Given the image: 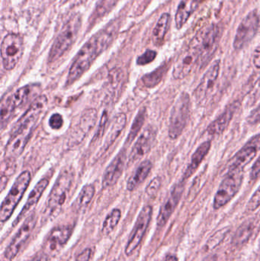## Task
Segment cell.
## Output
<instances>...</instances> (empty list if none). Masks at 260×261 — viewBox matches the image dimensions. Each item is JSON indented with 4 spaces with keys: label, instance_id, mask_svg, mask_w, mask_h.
<instances>
[{
    "label": "cell",
    "instance_id": "cell-1",
    "mask_svg": "<svg viewBox=\"0 0 260 261\" xmlns=\"http://www.w3.org/2000/svg\"><path fill=\"white\" fill-rule=\"evenodd\" d=\"M116 27L117 23H109L81 47L69 70L65 87H70L76 82L90 69L95 60L108 48L117 32Z\"/></svg>",
    "mask_w": 260,
    "mask_h": 261
},
{
    "label": "cell",
    "instance_id": "cell-2",
    "mask_svg": "<svg viewBox=\"0 0 260 261\" xmlns=\"http://www.w3.org/2000/svg\"><path fill=\"white\" fill-rule=\"evenodd\" d=\"M81 25L82 18L80 15L72 16L64 24L49 53V63H53L59 60L73 45L77 38Z\"/></svg>",
    "mask_w": 260,
    "mask_h": 261
},
{
    "label": "cell",
    "instance_id": "cell-3",
    "mask_svg": "<svg viewBox=\"0 0 260 261\" xmlns=\"http://www.w3.org/2000/svg\"><path fill=\"white\" fill-rule=\"evenodd\" d=\"M73 180L74 171L73 169L68 167L61 171L47 199L46 212L48 216L54 214L62 208L67 200Z\"/></svg>",
    "mask_w": 260,
    "mask_h": 261
},
{
    "label": "cell",
    "instance_id": "cell-4",
    "mask_svg": "<svg viewBox=\"0 0 260 261\" xmlns=\"http://www.w3.org/2000/svg\"><path fill=\"white\" fill-rule=\"evenodd\" d=\"M31 179L32 177H31L30 172L25 170L15 179L7 196L2 202L1 208H0L1 222H7L10 219L17 205H18L27 190L30 184Z\"/></svg>",
    "mask_w": 260,
    "mask_h": 261
},
{
    "label": "cell",
    "instance_id": "cell-5",
    "mask_svg": "<svg viewBox=\"0 0 260 261\" xmlns=\"http://www.w3.org/2000/svg\"><path fill=\"white\" fill-rule=\"evenodd\" d=\"M190 112V96L189 93L183 92L180 95L171 110L168 130L171 139H177L182 135L189 120Z\"/></svg>",
    "mask_w": 260,
    "mask_h": 261
},
{
    "label": "cell",
    "instance_id": "cell-6",
    "mask_svg": "<svg viewBox=\"0 0 260 261\" xmlns=\"http://www.w3.org/2000/svg\"><path fill=\"white\" fill-rule=\"evenodd\" d=\"M244 171L227 170L214 198L213 207L219 210L227 205L238 194L242 185Z\"/></svg>",
    "mask_w": 260,
    "mask_h": 261
},
{
    "label": "cell",
    "instance_id": "cell-7",
    "mask_svg": "<svg viewBox=\"0 0 260 261\" xmlns=\"http://www.w3.org/2000/svg\"><path fill=\"white\" fill-rule=\"evenodd\" d=\"M36 125L37 122H30L20 126H13L6 146L5 158L15 160L22 153Z\"/></svg>",
    "mask_w": 260,
    "mask_h": 261
},
{
    "label": "cell",
    "instance_id": "cell-8",
    "mask_svg": "<svg viewBox=\"0 0 260 261\" xmlns=\"http://www.w3.org/2000/svg\"><path fill=\"white\" fill-rule=\"evenodd\" d=\"M24 51L22 38L16 34H9L1 44V57L5 70H12L16 67Z\"/></svg>",
    "mask_w": 260,
    "mask_h": 261
},
{
    "label": "cell",
    "instance_id": "cell-9",
    "mask_svg": "<svg viewBox=\"0 0 260 261\" xmlns=\"http://www.w3.org/2000/svg\"><path fill=\"white\" fill-rule=\"evenodd\" d=\"M37 223V217L35 213H32L30 216L26 218L19 229L15 233L12 238L9 245L5 250L3 257L5 261H12L18 255L21 248L27 242L32 234V231L35 229Z\"/></svg>",
    "mask_w": 260,
    "mask_h": 261
},
{
    "label": "cell",
    "instance_id": "cell-10",
    "mask_svg": "<svg viewBox=\"0 0 260 261\" xmlns=\"http://www.w3.org/2000/svg\"><path fill=\"white\" fill-rule=\"evenodd\" d=\"M152 215L153 208L151 205H146L140 210L125 246V253L128 257H130L141 243L143 236L151 223Z\"/></svg>",
    "mask_w": 260,
    "mask_h": 261
},
{
    "label": "cell",
    "instance_id": "cell-11",
    "mask_svg": "<svg viewBox=\"0 0 260 261\" xmlns=\"http://www.w3.org/2000/svg\"><path fill=\"white\" fill-rule=\"evenodd\" d=\"M259 28V17L256 11H252L238 26L234 41V47L236 50L244 48L255 35Z\"/></svg>",
    "mask_w": 260,
    "mask_h": 261
},
{
    "label": "cell",
    "instance_id": "cell-12",
    "mask_svg": "<svg viewBox=\"0 0 260 261\" xmlns=\"http://www.w3.org/2000/svg\"><path fill=\"white\" fill-rule=\"evenodd\" d=\"M198 43L191 44L179 56L174 64L172 76L174 79L183 80L190 74L194 67L199 63Z\"/></svg>",
    "mask_w": 260,
    "mask_h": 261
},
{
    "label": "cell",
    "instance_id": "cell-13",
    "mask_svg": "<svg viewBox=\"0 0 260 261\" xmlns=\"http://www.w3.org/2000/svg\"><path fill=\"white\" fill-rule=\"evenodd\" d=\"M221 38V30L216 24H212L205 32L204 35L200 41H198L199 48V64L200 67L203 68L209 64L212 56L218 47Z\"/></svg>",
    "mask_w": 260,
    "mask_h": 261
},
{
    "label": "cell",
    "instance_id": "cell-14",
    "mask_svg": "<svg viewBox=\"0 0 260 261\" xmlns=\"http://www.w3.org/2000/svg\"><path fill=\"white\" fill-rule=\"evenodd\" d=\"M184 188L185 182L180 179L178 182L174 184V187L171 189L169 195L162 204L157 216V225L158 228H163L167 223L169 218L175 211L176 208L181 199Z\"/></svg>",
    "mask_w": 260,
    "mask_h": 261
},
{
    "label": "cell",
    "instance_id": "cell-15",
    "mask_svg": "<svg viewBox=\"0 0 260 261\" xmlns=\"http://www.w3.org/2000/svg\"><path fill=\"white\" fill-rule=\"evenodd\" d=\"M260 150V134L250 138L245 145L237 152L232 158L229 165L228 170H242L248 165L256 156L258 150Z\"/></svg>",
    "mask_w": 260,
    "mask_h": 261
},
{
    "label": "cell",
    "instance_id": "cell-16",
    "mask_svg": "<svg viewBox=\"0 0 260 261\" xmlns=\"http://www.w3.org/2000/svg\"><path fill=\"white\" fill-rule=\"evenodd\" d=\"M157 137V129L152 125L147 127L137 138L130 153L128 166H131L149 153Z\"/></svg>",
    "mask_w": 260,
    "mask_h": 261
},
{
    "label": "cell",
    "instance_id": "cell-17",
    "mask_svg": "<svg viewBox=\"0 0 260 261\" xmlns=\"http://www.w3.org/2000/svg\"><path fill=\"white\" fill-rule=\"evenodd\" d=\"M220 63L219 60L214 61L203 75L199 84L194 92L197 102L203 103L212 93L219 76Z\"/></svg>",
    "mask_w": 260,
    "mask_h": 261
},
{
    "label": "cell",
    "instance_id": "cell-18",
    "mask_svg": "<svg viewBox=\"0 0 260 261\" xmlns=\"http://www.w3.org/2000/svg\"><path fill=\"white\" fill-rule=\"evenodd\" d=\"M126 162V149L120 150L117 156L110 163L104 173L102 179V188L108 189L113 187L119 181L123 173L124 167Z\"/></svg>",
    "mask_w": 260,
    "mask_h": 261
},
{
    "label": "cell",
    "instance_id": "cell-19",
    "mask_svg": "<svg viewBox=\"0 0 260 261\" xmlns=\"http://www.w3.org/2000/svg\"><path fill=\"white\" fill-rule=\"evenodd\" d=\"M97 111L95 109H88L81 116L78 126L72 134L71 140L74 144H79L96 125Z\"/></svg>",
    "mask_w": 260,
    "mask_h": 261
},
{
    "label": "cell",
    "instance_id": "cell-20",
    "mask_svg": "<svg viewBox=\"0 0 260 261\" xmlns=\"http://www.w3.org/2000/svg\"><path fill=\"white\" fill-rule=\"evenodd\" d=\"M73 225H62L53 228L47 238V245L50 251H56L70 240L73 232Z\"/></svg>",
    "mask_w": 260,
    "mask_h": 261
},
{
    "label": "cell",
    "instance_id": "cell-21",
    "mask_svg": "<svg viewBox=\"0 0 260 261\" xmlns=\"http://www.w3.org/2000/svg\"><path fill=\"white\" fill-rule=\"evenodd\" d=\"M127 123V116L125 113H119L117 116H114L111 122V125L110 127L109 132L107 135L106 138L104 141L103 146L101 147L99 150V156L105 154L111 146L115 142L116 140L120 136L122 132L125 129Z\"/></svg>",
    "mask_w": 260,
    "mask_h": 261
},
{
    "label": "cell",
    "instance_id": "cell-22",
    "mask_svg": "<svg viewBox=\"0 0 260 261\" xmlns=\"http://www.w3.org/2000/svg\"><path fill=\"white\" fill-rule=\"evenodd\" d=\"M48 184V179H41V180L36 184V186L34 187L33 190H32L30 194H29L27 201H26L25 205H24L22 210L20 212L18 216H17L16 219L14 221L13 224H12L14 227L16 226L22 219H24V218L25 217L26 215L29 213V211L38 203L43 193H44V192L45 191L46 189H47Z\"/></svg>",
    "mask_w": 260,
    "mask_h": 261
},
{
    "label": "cell",
    "instance_id": "cell-23",
    "mask_svg": "<svg viewBox=\"0 0 260 261\" xmlns=\"http://www.w3.org/2000/svg\"><path fill=\"white\" fill-rule=\"evenodd\" d=\"M211 146H212V143H211L210 141H205V142L201 143L198 146V148L195 150V151L192 154L190 163L188 165L186 171L183 173L181 180L186 182L189 178H190L195 173V171L198 170L200 164L203 162V160L205 159V158L209 153V150L211 149Z\"/></svg>",
    "mask_w": 260,
    "mask_h": 261
},
{
    "label": "cell",
    "instance_id": "cell-24",
    "mask_svg": "<svg viewBox=\"0 0 260 261\" xmlns=\"http://www.w3.org/2000/svg\"><path fill=\"white\" fill-rule=\"evenodd\" d=\"M205 0H182L177 8L176 13V25L178 29H182L191 15L199 7Z\"/></svg>",
    "mask_w": 260,
    "mask_h": 261
},
{
    "label": "cell",
    "instance_id": "cell-25",
    "mask_svg": "<svg viewBox=\"0 0 260 261\" xmlns=\"http://www.w3.org/2000/svg\"><path fill=\"white\" fill-rule=\"evenodd\" d=\"M236 103L230 106L222 114L220 115L215 120H214L210 125L208 126L207 132L212 136L219 135L222 134L228 127L229 124L233 119L234 115L236 110Z\"/></svg>",
    "mask_w": 260,
    "mask_h": 261
},
{
    "label": "cell",
    "instance_id": "cell-26",
    "mask_svg": "<svg viewBox=\"0 0 260 261\" xmlns=\"http://www.w3.org/2000/svg\"><path fill=\"white\" fill-rule=\"evenodd\" d=\"M152 170V163L146 160L139 164L132 175L130 176L127 182V190L132 192L135 190L140 184L145 182Z\"/></svg>",
    "mask_w": 260,
    "mask_h": 261
},
{
    "label": "cell",
    "instance_id": "cell-27",
    "mask_svg": "<svg viewBox=\"0 0 260 261\" xmlns=\"http://www.w3.org/2000/svg\"><path fill=\"white\" fill-rule=\"evenodd\" d=\"M254 228V223L251 221H247L243 223L234 236L232 243L236 246H241L247 243L253 236Z\"/></svg>",
    "mask_w": 260,
    "mask_h": 261
},
{
    "label": "cell",
    "instance_id": "cell-28",
    "mask_svg": "<svg viewBox=\"0 0 260 261\" xmlns=\"http://www.w3.org/2000/svg\"><path fill=\"white\" fill-rule=\"evenodd\" d=\"M169 21H170L169 14L163 13L157 21L153 32V38L157 45H160L164 41L165 36L169 29Z\"/></svg>",
    "mask_w": 260,
    "mask_h": 261
},
{
    "label": "cell",
    "instance_id": "cell-29",
    "mask_svg": "<svg viewBox=\"0 0 260 261\" xmlns=\"http://www.w3.org/2000/svg\"><path fill=\"white\" fill-rule=\"evenodd\" d=\"M16 108L14 105L12 101V96H8L3 98L1 101V117H0V125H1V130L4 129L5 127L8 125L9 121L13 116Z\"/></svg>",
    "mask_w": 260,
    "mask_h": 261
},
{
    "label": "cell",
    "instance_id": "cell-30",
    "mask_svg": "<svg viewBox=\"0 0 260 261\" xmlns=\"http://www.w3.org/2000/svg\"><path fill=\"white\" fill-rule=\"evenodd\" d=\"M96 193V189L92 184L84 186L75 202V207L77 210H83L88 207Z\"/></svg>",
    "mask_w": 260,
    "mask_h": 261
},
{
    "label": "cell",
    "instance_id": "cell-31",
    "mask_svg": "<svg viewBox=\"0 0 260 261\" xmlns=\"http://www.w3.org/2000/svg\"><path fill=\"white\" fill-rule=\"evenodd\" d=\"M146 108L140 109L138 113L136 116L132 125H131V129H130L129 134L127 137L126 141H125V145L129 146L134 141V138L138 135L139 132L141 129L143 123L145 122V118H146Z\"/></svg>",
    "mask_w": 260,
    "mask_h": 261
},
{
    "label": "cell",
    "instance_id": "cell-32",
    "mask_svg": "<svg viewBox=\"0 0 260 261\" xmlns=\"http://www.w3.org/2000/svg\"><path fill=\"white\" fill-rule=\"evenodd\" d=\"M166 71H167V66L164 64L159 68L156 69L154 71L145 74L142 77V83L148 88H154L161 82Z\"/></svg>",
    "mask_w": 260,
    "mask_h": 261
},
{
    "label": "cell",
    "instance_id": "cell-33",
    "mask_svg": "<svg viewBox=\"0 0 260 261\" xmlns=\"http://www.w3.org/2000/svg\"><path fill=\"white\" fill-rule=\"evenodd\" d=\"M122 217V212L119 208H114L111 210L108 216L105 218L103 224H102V232L105 236L109 234L113 230L116 228L120 222Z\"/></svg>",
    "mask_w": 260,
    "mask_h": 261
},
{
    "label": "cell",
    "instance_id": "cell-34",
    "mask_svg": "<svg viewBox=\"0 0 260 261\" xmlns=\"http://www.w3.org/2000/svg\"><path fill=\"white\" fill-rule=\"evenodd\" d=\"M32 88L31 86L27 85L17 90L13 94L11 95L12 101H13L14 105L15 108H20L22 107L30 96L32 93Z\"/></svg>",
    "mask_w": 260,
    "mask_h": 261
},
{
    "label": "cell",
    "instance_id": "cell-35",
    "mask_svg": "<svg viewBox=\"0 0 260 261\" xmlns=\"http://www.w3.org/2000/svg\"><path fill=\"white\" fill-rule=\"evenodd\" d=\"M15 159L5 158L1 164V187L2 190L4 189L5 185L15 172Z\"/></svg>",
    "mask_w": 260,
    "mask_h": 261
},
{
    "label": "cell",
    "instance_id": "cell-36",
    "mask_svg": "<svg viewBox=\"0 0 260 261\" xmlns=\"http://www.w3.org/2000/svg\"><path fill=\"white\" fill-rule=\"evenodd\" d=\"M228 230L227 228H224V229L220 230V231H217L215 234H213V236L210 238L207 242V247L209 249H213V248H216L217 246L220 245L221 242L224 240L225 236H227Z\"/></svg>",
    "mask_w": 260,
    "mask_h": 261
},
{
    "label": "cell",
    "instance_id": "cell-37",
    "mask_svg": "<svg viewBox=\"0 0 260 261\" xmlns=\"http://www.w3.org/2000/svg\"><path fill=\"white\" fill-rule=\"evenodd\" d=\"M157 57V52L153 50H148L137 58V64L143 66L153 62Z\"/></svg>",
    "mask_w": 260,
    "mask_h": 261
},
{
    "label": "cell",
    "instance_id": "cell-38",
    "mask_svg": "<svg viewBox=\"0 0 260 261\" xmlns=\"http://www.w3.org/2000/svg\"><path fill=\"white\" fill-rule=\"evenodd\" d=\"M108 120V115L106 111L103 112L102 116H101L100 121H99V127H98L97 132H96L94 135L93 141L100 139L105 132V128H106L107 122Z\"/></svg>",
    "mask_w": 260,
    "mask_h": 261
},
{
    "label": "cell",
    "instance_id": "cell-39",
    "mask_svg": "<svg viewBox=\"0 0 260 261\" xmlns=\"http://www.w3.org/2000/svg\"><path fill=\"white\" fill-rule=\"evenodd\" d=\"M260 206V186L257 190L253 193V196L249 200L247 205V208L248 211L253 212L257 210Z\"/></svg>",
    "mask_w": 260,
    "mask_h": 261
},
{
    "label": "cell",
    "instance_id": "cell-40",
    "mask_svg": "<svg viewBox=\"0 0 260 261\" xmlns=\"http://www.w3.org/2000/svg\"><path fill=\"white\" fill-rule=\"evenodd\" d=\"M160 187H161V179L159 176H157L151 181L149 185L147 187V194L149 196H155L158 190H160Z\"/></svg>",
    "mask_w": 260,
    "mask_h": 261
},
{
    "label": "cell",
    "instance_id": "cell-41",
    "mask_svg": "<svg viewBox=\"0 0 260 261\" xmlns=\"http://www.w3.org/2000/svg\"><path fill=\"white\" fill-rule=\"evenodd\" d=\"M64 125V119L59 113H54L49 119V125L53 130L61 129Z\"/></svg>",
    "mask_w": 260,
    "mask_h": 261
},
{
    "label": "cell",
    "instance_id": "cell-42",
    "mask_svg": "<svg viewBox=\"0 0 260 261\" xmlns=\"http://www.w3.org/2000/svg\"><path fill=\"white\" fill-rule=\"evenodd\" d=\"M247 122L250 125H256L260 122V105L250 113L247 117Z\"/></svg>",
    "mask_w": 260,
    "mask_h": 261
},
{
    "label": "cell",
    "instance_id": "cell-43",
    "mask_svg": "<svg viewBox=\"0 0 260 261\" xmlns=\"http://www.w3.org/2000/svg\"><path fill=\"white\" fill-rule=\"evenodd\" d=\"M250 179L251 180H256L260 176V156L257 161L255 162L250 170Z\"/></svg>",
    "mask_w": 260,
    "mask_h": 261
},
{
    "label": "cell",
    "instance_id": "cell-44",
    "mask_svg": "<svg viewBox=\"0 0 260 261\" xmlns=\"http://www.w3.org/2000/svg\"><path fill=\"white\" fill-rule=\"evenodd\" d=\"M92 249L91 248H86L83 251L78 254L77 257L75 259V261H90L91 258Z\"/></svg>",
    "mask_w": 260,
    "mask_h": 261
},
{
    "label": "cell",
    "instance_id": "cell-45",
    "mask_svg": "<svg viewBox=\"0 0 260 261\" xmlns=\"http://www.w3.org/2000/svg\"><path fill=\"white\" fill-rule=\"evenodd\" d=\"M253 62L256 68L260 69V47H258L253 53Z\"/></svg>",
    "mask_w": 260,
    "mask_h": 261
},
{
    "label": "cell",
    "instance_id": "cell-46",
    "mask_svg": "<svg viewBox=\"0 0 260 261\" xmlns=\"http://www.w3.org/2000/svg\"><path fill=\"white\" fill-rule=\"evenodd\" d=\"M48 260V256L45 253H38L30 261H47Z\"/></svg>",
    "mask_w": 260,
    "mask_h": 261
},
{
    "label": "cell",
    "instance_id": "cell-47",
    "mask_svg": "<svg viewBox=\"0 0 260 261\" xmlns=\"http://www.w3.org/2000/svg\"><path fill=\"white\" fill-rule=\"evenodd\" d=\"M165 261H178V258H177V256L174 255V254H168Z\"/></svg>",
    "mask_w": 260,
    "mask_h": 261
},
{
    "label": "cell",
    "instance_id": "cell-48",
    "mask_svg": "<svg viewBox=\"0 0 260 261\" xmlns=\"http://www.w3.org/2000/svg\"><path fill=\"white\" fill-rule=\"evenodd\" d=\"M217 259H218V257H216V255H212L206 257L203 261H216Z\"/></svg>",
    "mask_w": 260,
    "mask_h": 261
},
{
    "label": "cell",
    "instance_id": "cell-49",
    "mask_svg": "<svg viewBox=\"0 0 260 261\" xmlns=\"http://www.w3.org/2000/svg\"><path fill=\"white\" fill-rule=\"evenodd\" d=\"M259 247H260V242H259Z\"/></svg>",
    "mask_w": 260,
    "mask_h": 261
}]
</instances>
